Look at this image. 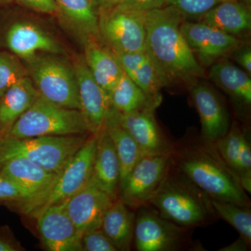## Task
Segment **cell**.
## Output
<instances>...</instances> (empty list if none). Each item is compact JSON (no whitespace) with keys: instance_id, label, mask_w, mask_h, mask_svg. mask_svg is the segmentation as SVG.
I'll return each instance as SVG.
<instances>
[{"instance_id":"cell-29","label":"cell","mask_w":251,"mask_h":251,"mask_svg":"<svg viewBox=\"0 0 251 251\" xmlns=\"http://www.w3.org/2000/svg\"><path fill=\"white\" fill-rule=\"evenodd\" d=\"M219 219L224 220L239 232L240 237L251 245V209L249 206L211 200Z\"/></svg>"},{"instance_id":"cell-12","label":"cell","mask_w":251,"mask_h":251,"mask_svg":"<svg viewBox=\"0 0 251 251\" xmlns=\"http://www.w3.org/2000/svg\"><path fill=\"white\" fill-rule=\"evenodd\" d=\"M41 240L51 251H82V234L66 208V201L48 206L36 216Z\"/></svg>"},{"instance_id":"cell-31","label":"cell","mask_w":251,"mask_h":251,"mask_svg":"<svg viewBox=\"0 0 251 251\" xmlns=\"http://www.w3.org/2000/svg\"><path fill=\"white\" fill-rule=\"evenodd\" d=\"M221 0H166V5L175 8L183 17L201 18Z\"/></svg>"},{"instance_id":"cell-14","label":"cell","mask_w":251,"mask_h":251,"mask_svg":"<svg viewBox=\"0 0 251 251\" xmlns=\"http://www.w3.org/2000/svg\"><path fill=\"white\" fill-rule=\"evenodd\" d=\"M72 64L76 78L80 111L92 134H97L111 107L110 96L92 76L83 56H75Z\"/></svg>"},{"instance_id":"cell-2","label":"cell","mask_w":251,"mask_h":251,"mask_svg":"<svg viewBox=\"0 0 251 251\" xmlns=\"http://www.w3.org/2000/svg\"><path fill=\"white\" fill-rule=\"evenodd\" d=\"M172 163L210 197L251 207L240 179L221 156L215 144L197 132H188L174 141Z\"/></svg>"},{"instance_id":"cell-25","label":"cell","mask_w":251,"mask_h":251,"mask_svg":"<svg viewBox=\"0 0 251 251\" xmlns=\"http://www.w3.org/2000/svg\"><path fill=\"white\" fill-rule=\"evenodd\" d=\"M116 56L124 72L150 98L162 100L161 82L151 60L145 52H118Z\"/></svg>"},{"instance_id":"cell-32","label":"cell","mask_w":251,"mask_h":251,"mask_svg":"<svg viewBox=\"0 0 251 251\" xmlns=\"http://www.w3.org/2000/svg\"><path fill=\"white\" fill-rule=\"evenodd\" d=\"M82 250L86 251H117V249L106 237L101 228L84 232L81 239Z\"/></svg>"},{"instance_id":"cell-6","label":"cell","mask_w":251,"mask_h":251,"mask_svg":"<svg viewBox=\"0 0 251 251\" xmlns=\"http://www.w3.org/2000/svg\"><path fill=\"white\" fill-rule=\"evenodd\" d=\"M57 56L36 54L25 61L27 74L41 97L59 106L80 110L72 64Z\"/></svg>"},{"instance_id":"cell-11","label":"cell","mask_w":251,"mask_h":251,"mask_svg":"<svg viewBox=\"0 0 251 251\" xmlns=\"http://www.w3.org/2000/svg\"><path fill=\"white\" fill-rule=\"evenodd\" d=\"M0 173L17 185L22 191L24 201L17 204L27 215L49 193L57 174L22 158L5 161L0 166Z\"/></svg>"},{"instance_id":"cell-38","label":"cell","mask_w":251,"mask_h":251,"mask_svg":"<svg viewBox=\"0 0 251 251\" xmlns=\"http://www.w3.org/2000/svg\"><path fill=\"white\" fill-rule=\"evenodd\" d=\"M18 248L11 241L0 236V251H16Z\"/></svg>"},{"instance_id":"cell-26","label":"cell","mask_w":251,"mask_h":251,"mask_svg":"<svg viewBox=\"0 0 251 251\" xmlns=\"http://www.w3.org/2000/svg\"><path fill=\"white\" fill-rule=\"evenodd\" d=\"M103 126L113 143L118 156L121 185L143 156L133 137L120 125L118 111L112 105L105 117Z\"/></svg>"},{"instance_id":"cell-16","label":"cell","mask_w":251,"mask_h":251,"mask_svg":"<svg viewBox=\"0 0 251 251\" xmlns=\"http://www.w3.org/2000/svg\"><path fill=\"white\" fill-rule=\"evenodd\" d=\"M5 44L18 58L29 60L39 52L50 54H64V50L52 36L30 21H18L8 27Z\"/></svg>"},{"instance_id":"cell-36","label":"cell","mask_w":251,"mask_h":251,"mask_svg":"<svg viewBox=\"0 0 251 251\" xmlns=\"http://www.w3.org/2000/svg\"><path fill=\"white\" fill-rule=\"evenodd\" d=\"M237 52L234 55V59L238 64L247 72L249 75L251 74V50L249 48L237 49Z\"/></svg>"},{"instance_id":"cell-7","label":"cell","mask_w":251,"mask_h":251,"mask_svg":"<svg viewBox=\"0 0 251 251\" xmlns=\"http://www.w3.org/2000/svg\"><path fill=\"white\" fill-rule=\"evenodd\" d=\"M133 242L138 251H203L192 239L193 229L162 217L150 205L137 209Z\"/></svg>"},{"instance_id":"cell-23","label":"cell","mask_w":251,"mask_h":251,"mask_svg":"<svg viewBox=\"0 0 251 251\" xmlns=\"http://www.w3.org/2000/svg\"><path fill=\"white\" fill-rule=\"evenodd\" d=\"M202 23L235 36L250 30L251 14L247 4L224 0L201 17Z\"/></svg>"},{"instance_id":"cell-8","label":"cell","mask_w":251,"mask_h":251,"mask_svg":"<svg viewBox=\"0 0 251 251\" xmlns=\"http://www.w3.org/2000/svg\"><path fill=\"white\" fill-rule=\"evenodd\" d=\"M145 14L119 4L99 10V40L114 52H145Z\"/></svg>"},{"instance_id":"cell-22","label":"cell","mask_w":251,"mask_h":251,"mask_svg":"<svg viewBox=\"0 0 251 251\" xmlns=\"http://www.w3.org/2000/svg\"><path fill=\"white\" fill-rule=\"evenodd\" d=\"M29 76L10 87L0 99V137L4 136L39 97Z\"/></svg>"},{"instance_id":"cell-34","label":"cell","mask_w":251,"mask_h":251,"mask_svg":"<svg viewBox=\"0 0 251 251\" xmlns=\"http://www.w3.org/2000/svg\"><path fill=\"white\" fill-rule=\"evenodd\" d=\"M24 196L19 187L0 173V202L21 203Z\"/></svg>"},{"instance_id":"cell-13","label":"cell","mask_w":251,"mask_h":251,"mask_svg":"<svg viewBox=\"0 0 251 251\" xmlns=\"http://www.w3.org/2000/svg\"><path fill=\"white\" fill-rule=\"evenodd\" d=\"M156 107L150 106L130 112L120 113V125L133 137L142 156L171 155L174 141L165 135L154 116Z\"/></svg>"},{"instance_id":"cell-39","label":"cell","mask_w":251,"mask_h":251,"mask_svg":"<svg viewBox=\"0 0 251 251\" xmlns=\"http://www.w3.org/2000/svg\"><path fill=\"white\" fill-rule=\"evenodd\" d=\"M99 10L106 9L117 4V0H96Z\"/></svg>"},{"instance_id":"cell-24","label":"cell","mask_w":251,"mask_h":251,"mask_svg":"<svg viewBox=\"0 0 251 251\" xmlns=\"http://www.w3.org/2000/svg\"><path fill=\"white\" fill-rule=\"evenodd\" d=\"M134 210L120 198L114 201L104 214L100 228L118 251H129L133 241Z\"/></svg>"},{"instance_id":"cell-37","label":"cell","mask_w":251,"mask_h":251,"mask_svg":"<svg viewBox=\"0 0 251 251\" xmlns=\"http://www.w3.org/2000/svg\"><path fill=\"white\" fill-rule=\"evenodd\" d=\"M251 247L242 237H239L237 240L227 247L219 249L221 251H249Z\"/></svg>"},{"instance_id":"cell-5","label":"cell","mask_w":251,"mask_h":251,"mask_svg":"<svg viewBox=\"0 0 251 251\" xmlns=\"http://www.w3.org/2000/svg\"><path fill=\"white\" fill-rule=\"evenodd\" d=\"M87 139V135L0 137V166L11 158H22L46 171L58 173Z\"/></svg>"},{"instance_id":"cell-41","label":"cell","mask_w":251,"mask_h":251,"mask_svg":"<svg viewBox=\"0 0 251 251\" xmlns=\"http://www.w3.org/2000/svg\"><path fill=\"white\" fill-rule=\"evenodd\" d=\"M237 1H241V2L244 3L246 4H249L251 2V0H237Z\"/></svg>"},{"instance_id":"cell-15","label":"cell","mask_w":251,"mask_h":251,"mask_svg":"<svg viewBox=\"0 0 251 251\" xmlns=\"http://www.w3.org/2000/svg\"><path fill=\"white\" fill-rule=\"evenodd\" d=\"M180 29L193 53L206 65L218 57L234 52L242 44L235 36L202 22H182Z\"/></svg>"},{"instance_id":"cell-9","label":"cell","mask_w":251,"mask_h":251,"mask_svg":"<svg viewBox=\"0 0 251 251\" xmlns=\"http://www.w3.org/2000/svg\"><path fill=\"white\" fill-rule=\"evenodd\" d=\"M97 134H91L56 175L49 193L29 216L35 218L48 206L67 201L82 189L92 178Z\"/></svg>"},{"instance_id":"cell-19","label":"cell","mask_w":251,"mask_h":251,"mask_svg":"<svg viewBox=\"0 0 251 251\" xmlns=\"http://www.w3.org/2000/svg\"><path fill=\"white\" fill-rule=\"evenodd\" d=\"M57 18L85 44L99 40V7L96 0H55Z\"/></svg>"},{"instance_id":"cell-30","label":"cell","mask_w":251,"mask_h":251,"mask_svg":"<svg viewBox=\"0 0 251 251\" xmlns=\"http://www.w3.org/2000/svg\"><path fill=\"white\" fill-rule=\"evenodd\" d=\"M25 76L27 69L17 56L6 51L0 52V99L10 87Z\"/></svg>"},{"instance_id":"cell-17","label":"cell","mask_w":251,"mask_h":251,"mask_svg":"<svg viewBox=\"0 0 251 251\" xmlns=\"http://www.w3.org/2000/svg\"><path fill=\"white\" fill-rule=\"evenodd\" d=\"M113 200L92 180L85 187L66 201V208L81 234L100 228L104 214Z\"/></svg>"},{"instance_id":"cell-18","label":"cell","mask_w":251,"mask_h":251,"mask_svg":"<svg viewBox=\"0 0 251 251\" xmlns=\"http://www.w3.org/2000/svg\"><path fill=\"white\" fill-rule=\"evenodd\" d=\"M191 100L201 123V136L216 142L224 136L230 127L227 108L213 89L204 84H196L190 89Z\"/></svg>"},{"instance_id":"cell-4","label":"cell","mask_w":251,"mask_h":251,"mask_svg":"<svg viewBox=\"0 0 251 251\" xmlns=\"http://www.w3.org/2000/svg\"><path fill=\"white\" fill-rule=\"evenodd\" d=\"M92 134L80 110L59 106L40 95L6 135L14 138Z\"/></svg>"},{"instance_id":"cell-1","label":"cell","mask_w":251,"mask_h":251,"mask_svg":"<svg viewBox=\"0 0 251 251\" xmlns=\"http://www.w3.org/2000/svg\"><path fill=\"white\" fill-rule=\"evenodd\" d=\"M183 18L168 5L145 14V52L163 87L194 85L193 80L204 75V69L180 29Z\"/></svg>"},{"instance_id":"cell-43","label":"cell","mask_w":251,"mask_h":251,"mask_svg":"<svg viewBox=\"0 0 251 251\" xmlns=\"http://www.w3.org/2000/svg\"><path fill=\"white\" fill-rule=\"evenodd\" d=\"M0 204H1V202H0Z\"/></svg>"},{"instance_id":"cell-10","label":"cell","mask_w":251,"mask_h":251,"mask_svg":"<svg viewBox=\"0 0 251 251\" xmlns=\"http://www.w3.org/2000/svg\"><path fill=\"white\" fill-rule=\"evenodd\" d=\"M171 163V155L142 157L120 185L118 198L134 211L148 205Z\"/></svg>"},{"instance_id":"cell-42","label":"cell","mask_w":251,"mask_h":251,"mask_svg":"<svg viewBox=\"0 0 251 251\" xmlns=\"http://www.w3.org/2000/svg\"><path fill=\"white\" fill-rule=\"evenodd\" d=\"M221 1H224V0H221Z\"/></svg>"},{"instance_id":"cell-33","label":"cell","mask_w":251,"mask_h":251,"mask_svg":"<svg viewBox=\"0 0 251 251\" xmlns=\"http://www.w3.org/2000/svg\"><path fill=\"white\" fill-rule=\"evenodd\" d=\"M14 4L37 14L57 17V9L55 0H14Z\"/></svg>"},{"instance_id":"cell-28","label":"cell","mask_w":251,"mask_h":251,"mask_svg":"<svg viewBox=\"0 0 251 251\" xmlns=\"http://www.w3.org/2000/svg\"><path fill=\"white\" fill-rule=\"evenodd\" d=\"M110 103L120 113H130L148 107L158 108L162 100L150 98L124 72L109 92Z\"/></svg>"},{"instance_id":"cell-21","label":"cell","mask_w":251,"mask_h":251,"mask_svg":"<svg viewBox=\"0 0 251 251\" xmlns=\"http://www.w3.org/2000/svg\"><path fill=\"white\" fill-rule=\"evenodd\" d=\"M83 57L92 76L102 88L109 92L124 74L113 52L100 40L84 44Z\"/></svg>"},{"instance_id":"cell-35","label":"cell","mask_w":251,"mask_h":251,"mask_svg":"<svg viewBox=\"0 0 251 251\" xmlns=\"http://www.w3.org/2000/svg\"><path fill=\"white\" fill-rule=\"evenodd\" d=\"M166 0H117V4L143 12L159 9L166 6Z\"/></svg>"},{"instance_id":"cell-27","label":"cell","mask_w":251,"mask_h":251,"mask_svg":"<svg viewBox=\"0 0 251 251\" xmlns=\"http://www.w3.org/2000/svg\"><path fill=\"white\" fill-rule=\"evenodd\" d=\"M209 76L237 105L249 108L251 104V80L247 72L223 61L211 67Z\"/></svg>"},{"instance_id":"cell-3","label":"cell","mask_w":251,"mask_h":251,"mask_svg":"<svg viewBox=\"0 0 251 251\" xmlns=\"http://www.w3.org/2000/svg\"><path fill=\"white\" fill-rule=\"evenodd\" d=\"M148 205L164 219L190 229L206 227L219 219L210 197L172 161Z\"/></svg>"},{"instance_id":"cell-20","label":"cell","mask_w":251,"mask_h":251,"mask_svg":"<svg viewBox=\"0 0 251 251\" xmlns=\"http://www.w3.org/2000/svg\"><path fill=\"white\" fill-rule=\"evenodd\" d=\"M97 149L91 180L115 201L120 187V164L116 150L103 125L97 133Z\"/></svg>"},{"instance_id":"cell-40","label":"cell","mask_w":251,"mask_h":251,"mask_svg":"<svg viewBox=\"0 0 251 251\" xmlns=\"http://www.w3.org/2000/svg\"><path fill=\"white\" fill-rule=\"evenodd\" d=\"M14 0H0V7H5L14 4Z\"/></svg>"}]
</instances>
